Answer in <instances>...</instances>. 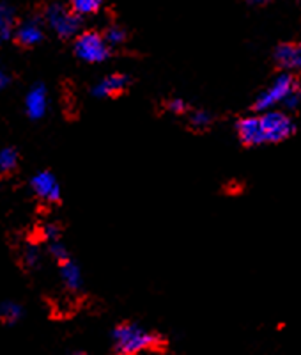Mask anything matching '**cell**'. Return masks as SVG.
<instances>
[{
  "instance_id": "obj_1",
  "label": "cell",
  "mask_w": 301,
  "mask_h": 355,
  "mask_svg": "<svg viewBox=\"0 0 301 355\" xmlns=\"http://www.w3.org/2000/svg\"><path fill=\"white\" fill-rule=\"evenodd\" d=\"M112 339L119 355L144 354V352L154 350L161 343V339L154 332L131 322L117 325L112 332Z\"/></svg>"
},
{
  "instance_id": "obj_2",
  "label": "cell",
  "mask_w": 301,
  "mask_h": 355,
  "mask_svg": "<svg viewBox=\"0 0 301 355\" xmlns=\"http://www.w3.org/2000/svg\"><path fill=\"white\" fill-rule=\"evenodd\" d=\"M43 20L60 40H71L80 34L82 18L62 2H50L43 11Z\"/></svg>"
},
{
  "instance_id": "obj_3",
  "label": "cell",
  "mask_w": 301,
  "mask_h": 355,
  "mask_svg": "<svg viewBox=\"0 0 301 355\" xmlns=\"http://www.w3.org/2000/svg\"><path fill=\"white\" fill-rule=\"evenodd\" d=\"M75 55L87 64H100L110 57V44L107 43L103 34L96 31H85L75 37L73 44Z\"/></svg>"
},
{
  "instance_id": "obj_4",
  "label": "cell",
  "mask_w": 301,
  "mask_h": 355,
  "mask_svg": "<svg viewBox=\"0 0 301 355\" xmlns=\"http://www.w3.org/2000/svg\"><path fill=\"white\" fill-rule=\"evenodd\" d=\"M300 82L291 75V73H282L273 80V84L266 87L261 94L257 96L255 103H253V109L257 112H266V110H273L275 107L285 103L287 98L291 96L294 89L298 87Z\"/></svg>"
},
{
  "instance_id": "obj_5",
  "label": "cell",
  "mask_w": 301,
  "mask_h": 355,
  "mask_svg": "<svg viewBox=\"0 0 301 355\" xmlns=\"http://www.w3.org/2000/svg\"><path fill=\"white\" fill-rule=\"evenodd\" d=\"M259 117H261L264 144L282 142L294 133V121L282 110H266L259 114Z\"/></svg>"
},
{
  "instance_id": "obj_6",
  "label": "cell",
  "mask_w": 301,
  "mask_h": 355,
  "mask_svg": "<svg viewBox=\"0 0 301 355\" xmlns=\"http://www.w3.org/2000/svg\"><path fill=\"white\" fill-rule=\"evenodd\" d=\"M30 189L39 198L41 201L48 202V205H55L60 201V183L55 178V174L50 171H39L30 180Z\"/></svg>"
},
{
  "instance_id": "obj_7",
  "label": "cell",
  "mask_w": 301,
  "mask_h": 355,
  "mask_svg": "<svg viewBox=\"0 0 301 355\" xmlns=\"http://www.w3.org/2000/svg\"><path fill=\"white\" fill-rule=\"evenodd\" d=\"M44 40V20L43 17L25 18L17 25L15 31V41L24 49H34Z\"/></svg>"
},
{
  "instance_id": "obj_8",
  "label": "cell",
  "mask_w": 301,
  "mask_h": 355,
  "mask_svg": "<svg viewBox=\"0 0 301 355\" xmlns=\"http://www.w3.org/2000/svg\"><path fill=\"white\" fill-rule=\"evenodd\" d=\"M48 112V91L44 84L37 82L27 91L25 96V114H27L33 121L43 119Z\"/></svg>"
},
{
  "instance_id": "obj_9",
  "label": "cell",
  "mask_w": 301,
  "mask_h": 355,
  "mask_svg": "<svg viewBox=\"0 0 301 355\" xmlns=\"http://www.w3.org/2000/svg\"><path fill=\"white\" fill-rule=\"evenodd\" d=\"M131 78L125 73H110L104 78H101L96 85L93 87V94L96 98H112L119 96L129 87Z\"/></svg>"
},
{
  "instance_id": "obj_10",
  "label": "cell",
  "mask_w": 301,
  "mask_h": 355,
  "mask_svg": "<svg viewBox=\"0 0 301 355\" xmlns=\"http://www.w3.org/2000/svg\"><path fill=\"white\" fill-rule=\"evenodd\" d=\"M236 132L239 141L245 146H261L264 144V135H262L261 117L246 116L239 119L236 125Z\"/></svg>"
},
{
  "instance_id": "obj_11",
  "label": "cell",
  "mask_w": 301,
  "mask_h": 355,
  "mask_svg": "<svg viewBox=\"0 0 301 355\" xmlns=\"http://www.w3.org/2000/svg\"><path fill=\"white\" fill-rule=\"evenodd\" d=\"M275 61L285 71L301 69V43L280 44L275 52Z\"/></svg>"
},
{
  "instance_id": "obj_12",
  "label": "cell",
  "mask_w": 301,
  "mask_h": 355,
  "mask_svg": "<svg viewBox=\"0 0 301 355\" xmlns=\"http://www.w3.org/2000/svg\"><path fill=\"white\" fill-rule=\"evenodd\" d=\"M59 270H60V281L66 286V290L69 291H78L84 284V277H82L80 266L73 261L71 258L64 263H59Z\"/></svg>"
},
{
  "instance_id": "obj_13",
  "label": "cell",
  "mask_w": 301,
  "mask_h": 355,
  "mask_svg": "<svg viewBox=\"0 0 301 355\" xmlns=\"http://www.w3.org/2000/svg\"><path fill=\"white\" fill-rule=\"evenodd\" d=\"M17 31V18H15V9L9 4L2 2L0 4V44H4L11 37H15Z\"/></svg>"
},
{
  "instance_id": "obj_14",
  "label": "cell",
  "mask_w": 301,
  "mask_h": 355,
  "mask_svg": "<svg viewBox=\"0 0 301 355\" xmlns=\"http://www.w3.org/2000/svg\"><path fill=\"white\" fill-rule=\"evenodd\" d=\"M69 8L80 18L94 17L103 8V0H69Z\"/></svg>"
},
{
  "instance_id": "obj_15",
  "label": "cell",
  "mask_w": 301,
  "mask_h": 355,
  "mask_svg": "<svg viewBox=\"0 0 301 355\" xmlns=\"http://www.w3.org/2000/svg\"><path fill=\"white\" fill-rule=\"evenodd\" d=\"M18 162H20V155L15 148H4L0 151V174H11L12 171H17Z\"/></svg>"
},
{
  "instance_id": "obj_16",
  "label": "cell",
  "mask_w": 301,
  "mask_h": 355,
  "mask_svg": "<svg viewBox=\"0 0 301 355\" xmlns=\"http://www.w3.org/2000/svg\"><path fill=\"white\" fill-rule=\"evenodd\" d=\"M21 315H24V311H21L20 304L11 302V300L0 304V322L2 323L12 325L21 318Z\"/></svg>"
},
{
  "instance_id": "obj_17",
  "label": "cell",
  "mask_w": 301,
  "mask_h": 355,
  "mask_svg": "<svg viewBox=\"0 0 301 355\" xmlns=\"http://www.w3.org/2000/svg\"><path fill=\"white\" fill-rule=\"evenodd\" d=\"M21 263H24V266L25 268H28V270L37 268L41 263L39 247L34 245V243H28V245H25L24 250H21Z\"/></svg>"
},
{
  "instance_id": "obj_18",
  "label": "cell",
  "mask_w": 301,
  "mask_h": 355,
  "mask_svg": "<svg viewBox=\"0 0 301 355\" xmlns=\"http://www.w3.org/2000/svg\"><path fill=\"white\" fill-rule=\"evenodd\" d=\"M103 36L107 40V43L110 44V49H112V46H120V44L125 43L126 31L122 27H119V25H112V27L107 28V33Z\"/></svg>"
},
{
  "instance_id": "obj_19",
  "label": "cell",
  "mask_w": 301,
  "mask_h": 355,
  "mask_svg": "<svg viewBox=\"0 0 301 355\" xmlns=\"http://www.w3.org/2000/svg\"><path fill=\"white\" fill-rule=\"evenodd\" d=\"M211 123H213V117H211L209 112H206V110H195V112H192V116H190V126L195 130L209 128Z\"/></svg>"
},
{
  "instance_id": "obj_20",
  "label": "cell",
  "mask_w": 301,
  "mask_h": 355,
  "mask_svg": "<svg viewBox=\"0 0 301 355\" xmlns=\"http://www.w3.org/2000/svg\"><path fill=\"white\" fill-rule=\"evenodd\" d=\"M48 252L57 263H64V261H68V259H69L68 249H66V245L60 242V240L48 243Z\"/></svg>"
},
{
  "instance_id": "obj_21",
  "label": "cell",
  "mask_w": 301,
  "mask_h": 355,
  "mask_svg": "<svg viewBox=\"0 0 301 355\" xmlns=\"http://www.w3.org/2000/svg\"><path fill=\"white\" fill-rule=\"evenodd\" d=\"M41 234H43V239L48 243L57 242V240H60V226L55 224V222H48V224H44L43 226Z\"/></svg>"
},
{
  "instance_id": "obj_22",
  "label": "cell",
  "mask_w": 301,
  "mask_h": 355,
  "mask_svg": "<svg viewBox=\"0 0 301 355\" xmlns=\"http://www.w3.org/2000/svg\"><path fill=\"white\" fill-rule=\"evenodd\" d=\"M165 107H167V110L172 114H185L186 110H188V105H186L185 100H181V98H170L167 103H165Z\"/></svg>"
},
{
  "instance_id": "obj_23",
  "label": "cell",
  "mask_w": 301,
  "mask_h": 355,
  "mask_svg": "<svg viewBox=\"0 0 301 355\" xmlns=\"http://www.w3.org/2000/svg\"><path fill=\"white\" fill-rule=\"evenodd\" d=\"M300 103H301V84H298V87L291 93V96L287 98V101H285L284 105L287 107V109H296Z\"/></svg>"
},
{
  "instance_id": "obj_24",
  "label": "cell",
  "mask_w": 301,
  "mask_h": 355,
  "mask_svg": "<svg viewBox=\"0 0 301 355\" xmlns=\"http://www.w3.org/2000/svg\"><path fill=\"white\" fill-rule=\"evenodd\" d=\"M9 84H11V77H9L8 73L2 69V66H0V89H6Z\"/></svg>"
},
{
  "instance_id": "obj_25",
  "label": "cell",
  "mask_w": 301,
  "mask_h": 355,
  "mask_svg": "<svg viewBox=\"0 0 301 355\" xmlns=\"http://www.w3.org/2000/svg\"><path fill=\"white\" fill-rule=\"evenodd\" d=\"M248 2H252V4H264L268 0H248Z\"/></svg>"
},
{
  "instance_id": "obj_26",
  "label": "cell",
  "mask_w": 301,
  "mask_h": 355,
  "mask_svg": "<svg viewBox=\"0 0 301 355\" xmlns=\"http://www.w3.org/2000/svg\"><path fill=\"white\" fill-rule=\"evenodd\" d=\"M71 355H85V354H82V352H75V354H71Z\"/></svg>"
}]
</instances>
